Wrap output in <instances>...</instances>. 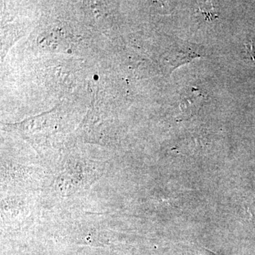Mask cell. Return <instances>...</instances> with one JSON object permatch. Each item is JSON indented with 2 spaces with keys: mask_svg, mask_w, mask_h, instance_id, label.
Instances as JSON below:
<instances>
[{
  "mask_svg": "<svg viewBox=\"0 0 255 255\" xmlns=\"http://www.w3.org/2000/svg\"><path fill=\"white\" fill-rule=\"evenodd\" d=\"M171 64L173 65V69L177 68L182 64L190 62L194 58L201 56L200 53L196 51V46L193 44L180 43L177 46L173 47Z\"/></svg>",
  "mask_w": 255,
  "mask_h": 255,
  "instance_id": "obj_2",
  "label": "cell"
},
{
  "mask_svg": "<svg viewBox=\"0 0 255 255\" xmlns=\"http://www.w3.org/2000/svg\"><path fill=\"white\" fill-rule=\"evenodd\" d=\"M204 96L202 92L195 87H191L181 97L180 110L184 116H191L199 112Z\"/></svg>",
  "mask_w": 255,
  "mask_h": 255,
  "instance_id": "obj_1",
  "label": "cell"
},
{
  "mask_svg": "<svg viewBox=\"0 0 255 255\" xmlns=\"http://www.w3.org/2000/svg\"><path fill=\"white\" fill-rule=\"evenodd\" d=\"M250 53H251L250 55H251L252 58L255 60V42H252Z\"/></svg>",
  "mask_w": 255,
  "mask_h": 255,
  "instance_id": "obj_3",
  "label": "cell"
}]
</instances>
